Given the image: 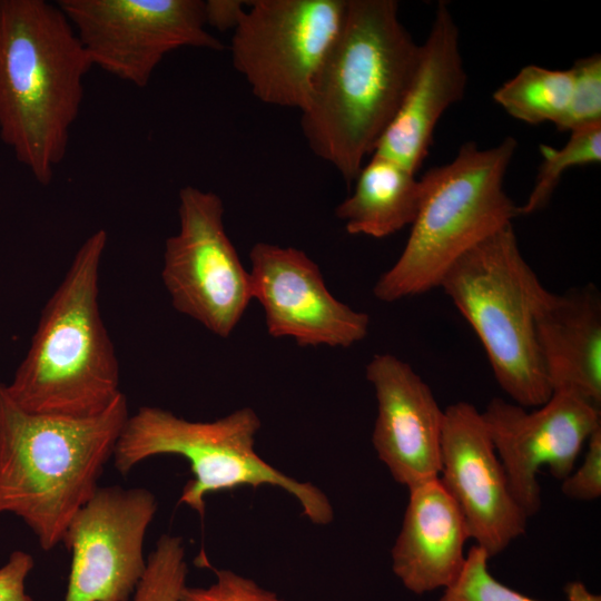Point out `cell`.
Returning a JSON list of instances; mask_svg holds the SVG:
<instances>
[{
	"label": "cell",
	"mask_w": 601,
	"mask_h": 601,
	"mask_svg": "<svg viewBox=\"0 0 601 601\" xmlns=\"http://www.w3.org/2000/svg\"><path fill=\"white\" fill-rule=\"evenodd\" d=\"M420 52L394 0H347L342 28L300 110L311 150L349 186L395 116Z\"/></svg>",
	"instance_id": "cell-1"
},
{
	"label": "cell",
	"mask_w": 601,
	"mask_h": 601,
	"mask_svg": "<svg viewBox=\"0 0 601 601\" xmlns=\"http://www.w3.org/2000/svg\"><path fill=\"white\" fill-rule=\"evenodd\" d=\"M91 67L57 3L0 0V138L40 185L66 157Z\"/></svg>",
	"instance_id": "cell-2"
},
{
	"label": "cell",
	"mask_w": 601,
	"mask_h": 601,
	"mask_svg": "<svg viewBox=\"0 0 601 601\" xmlns=\"http://www.w3.org/2000/svg\"><path fill=\"white\" fill-rule=\"evenodd\" d=\"M129 417L121 392L102 412L31 413L0 382V514H13L50 551L95 494Z\"/></svg>",
	"instance_id": "cell-3"
},
{
	"label": "cell",
	"mask_w": 601,
	"mask_h": 601,
	"mask_svg": "<svg viewBox=\"0 0 601 601\" xmlns=\"http://www.w3.org/2000/svg\"><path fill=\"white\" fill-rule=\"evenodd\" d=\"M107 240V231L99 228L80 245L6 384L10 397L28 412L91 416L121 393L119 362L99 308Z\"/></svg>",
	"instance_id": "cell-4"
},
{
	"label": "cell",
	"mask_w": 601,
	"mask_h": 601,
	"mask_svg": "<svg viewBox=\"0 0 601 601\" xmlns=\"http://www.w3.org/2000/svg\"><path fill=\"white\" fill-rule=\"evenodd\" d=\"M516 148L511 136L489 148L469 141L421 178L423 197L405 246L374 285L378 300L393 303L439 287L456 259L519 217L503 187Z\"/></svg>",
	"instance_id": "cell-5"
},
{
	"label": "cell",
	"mask_w": 601,
	"mask_h": 601,
	"mask_svg": "<svg viewBox=\"0 0 601 601\" xmlns=\"http://www.w3.org/2000/svg\"><path fill=\"white\" fill-rule=\"evenodd\" d=\"M439 287L482 343L494 377L524 407L552 395L535 337V313L546 288L524 259L509 224L456 259Z\"/></svg>",
	"instance_id": "cell-6"
},
{
	"label": "cell",
	"mask_w": 601,
	"mask_h": 601,
	"mask_svg": "<svg viewBox=\"0 0 601 601\" xmlns=\"http://www.w3.org/2000/svg\"><path fill=\"white\" fill-rule=\"evenodd\" d=\"M260 426L259 416L248 406L210 422L188 421L158 406H141L129 415L112 459L117 471L127 474L156 455L183 456L193 479L184 486L179 503L200 516L210 493L272 485L293 495L308 521L329 524L334 509L319 487L286 475L258 455L255 441Z\"/></svg>",
	"instance_id": "cell-7"
},
{
	"label": "cell",
	"mask_w": 601,
	"mask_h": 601,
	"mask_svg": "<svg viewBox=\"0 0 601 601\" xmlns=\"http://www.w3.org/2000/svg\"><path fill=\"white\" fill-rule=\"evenodd\" d=\"M347 0L248 1L233 30V66L264 104L305 107L342 28Z\"/></svg>",
	"instance_id": "cell-8"
},
{
	"label": "cell",
	"mask_w": 601,
	"mask_h": 601,
	"mask_svg": "<svg viewBox=\"0 0 601 601\" xmlns=\"http://www.w3.org/2000/svg\"><path fill=\"white\" fill-rule=\"evenodd\" d=\"M214 191L186 186L178 195V231L165 242L161 279L173 307L219 337L234 332L253 299L244 267Z\"/></svg>",
	"instance_id": "cell-9"
},
{
	"label": "cell",
	"mask_w": 601,
	"mask_h": 601,
	"mask_svg": "<svg viewBox=\"0 0 601 601\" xmlns=\"http://www.w3.org/2000/svg\"><path fill=\"white\" fill-rule=\"evenodd\" d=\"M92 66L146 87L169 52L220 51L208 32L201 0H59Z\"/></svg>",
	"instance_id": "cell-10"
},
{
	"label": "cell",
	"mask_w": 601,
	"mask_h": 601,
	"mask_svg": "<svg viewBox=\"0 0 601 601\" xmlns=\"http://www.w3.org/2000/svg\"><path fill=\"white\" fill-rule=\"evenodd\" d=\"M158 509L142 487H98L70 521L71 553L63 601H130L147 566L144 541Z\"/></svg>",
	"instance_id": "cell-11"
},
{
	"label": "cell",
	"mask_w": 601,
	"mask_h": 601,
	"mask_svg": "<svg viewBox=\"0 0 601 601\" xmlns=\"http://www.w3.org/2000/svg\"><path fill=\"white\" fill-rule=\"evenodd\" d=\"M481 415L510 490L528 519L541 508V467L562 482L601 426V410L569 392H553L533 411L494 397Z\"/></svg>",
	"instance_id": "cell-12"
},
{
	"label": "cell",
	"mask_w": 601,
	"mask_h": 601,
	"mask_svg": "<svg viewBox=\"0 0 601 601\" xmlns=\"http://www.w3.org/2000/svg\"><path fill=\"white\" fill-rule=\"evenodd\" d=\"M249 259L253 299L262 305L272 337L346 348L367 336L370 316L337 299L302 249L256 243Z\"/></svg>",
	"instance_id": "cell-13"
},
{
	"label": "cell",
	"mask_w": 601,
	"mask_h": 601,
	"mask_svg": "<svg viewBox=\"0 0 601 601\" xmlns=\"http://www.w3.org/2000/svg\"><path fill=\"white\" fill-rule=\"evenodd\" d=\"M439 480L460 509L470 539L490 556L524 534L528 518L510 490L481 412L471 403L444 410Z\"/></svg>",
	"instance_id": "cell-14"
},
{
	"label": "cell",
	"mask_w": 601,
	"mask_h": 601,
	"mask_svg": "<svg viewBox=\"0 0 601 601\" xmlns=\"http://www.w3.org/2000/svg\"><path fill=\"white\" fill-rule=\"evenodd\" d=\"M365 371L377 401L372 443L378 459L407 489L439 479L444 410L431 387L390 353L375 354Z\"/></svg>",
	"instance_id": "cell-15"
},
{
	"label": "cell",
	"mask_w": 601,
	"mask_h": 601,
	"mask_svg": "<svg viewBox=\"0 0 601 601\" xmlns=\"http://www.w3.org/2000/svg\"><path fill=\"white\" fill-rule=\"evenodd\" d=\"M466 82L460 30L447 3L440 1L405 95L373 154L415 174L428 154L439 120L464 97Z\"/></svg>",
	"instance_id": "cell-16"
},
{
	"label": "cell",
	"mask_w": 601,
	"mask_h": 601,
	"mask_svg": "<svg viewBox=\"0 0 601 601\" xmlns=\"http://www.w3.org/2000/svg\"><path fill=\"white\" fill-rule=\"evenodd\" d=\"M535 337L552 392H569L601 410V297L593 285L545 290Z\"/></svg>",
	"instance_id": "cell-17"
},
{
	"label": "cell",
	"mask_w": 601,
	"mask_h": 601,
	"mask_svg": "<svg viewBox=\"0 0 601 601\" xmlns=\"http://www.w3.org/2000/svg\"><path fill=\"white\" fill-rule=\"evenodd\" d=\"M466 523L439 479L408 489V502L398 535L391 550L392 570L403 585L423 594L446 589L459 577Z\"/></svg>",
	"instance_id": "cell-18"
},
{
	"label": "cell",
	"mask_w": 601,
	"mask_h": 601,
	"mask_svg": "<svg viewBox=\"0 0 601 601\" xmlns=\"http://www.w3.org/2000/svg\"><path fill=\"white\" fill-rule=\"evenodd\" d=\"M353 183V193L335 208L348 234L385 238L412 225L423 197L414 173L372 154Z\"/></svg>",
	"instance_id": "cell-19"
},
{
	"label": "cell",
	"mask_w": 601,
	"mask_h": 601,
	"mask_svg": "<svg viewBox=\"0 0 601 601\" xmlns=\"http://www.w3.org/2000/svg\"><path fill=\"white\" fill-rule=\"evenodd\" d=\"M572 89L571 69L554 70L528 65L502 83L494 92V101L512 118L529 125L562 119Z\"/></svg>",
	"instance_id": "cell-20"
},
{
	"label": "cell",
	"mask_w": 601,
	"mask_h": 601,
	"mask_svg": "<svg viewBox=\"0 0 601 601\" xmlns=\"http://www.w3.org/2000/svg\"><path fill=\"white\" fill-rule=\"evenodd\" d=\"M561 148L541 145L542 162L525 203L519 206V216L542 210L550 201L563 173L577 166L601 161V124L570 132Z\"/></svg>",
	"instance_id": "cell-21"
},
{
	"label": "cell",
	"mask_w": 601,
	"mask_h": 601,
	"mask_svg": "<svg viewBox=\"0 0 601 601\" xmlns=\"http://www.w3.org/2000/svg\"><path fill=\"white\" fill-rule=\"evenodd\" d=\"M487 552L474 544L465 555L464 565L449 585L440 601H538L499 582L489 571ZM566 601H601L581 582H572L565 588Z\"/></svg>",
	"instance_id": "cell-22"
},
{
	"label": "cell",
	"mask_w": 601,
	"mask_h": 601,
	"mask_svg": "<svg viewBox=\"0 0 601 601\" xmlns=\"http://www.w3.org/2000/svg\"><path fill=\"white\" fill-rule=\"evenodd\" d=\"M187 571L183 539L162 534L147 559L132 601H178L186 585Z\"/></svg>",
	"instance_id": "cell-23"
},
{
	"label": "cell",
	"mask_w": 601,
	"mask_h": 601,
	"mask_svg": "<svg viewBox=\"0 0 601 601\" xmlns=\"http://www.w3.org/2000/svg\"><path fill=\"white\" fill-rule=\"evenodd\" d=\"M572 89L568 108L555 126L560 131H573L601 124V56L579 58L570 68Z\"/></svg>",
	"instance_id": "cell-24"
},
{
	"label": "cell",
	"mask_w": 601,
	"mask_h": 601,
	"mask_svg": "<svg viewBox=\"0 0 601 601\" xmlns=\"http://www.w3.org/2000/svg\"><path fill=\"white\" fill-rule=\"evenodd\" d=\"M216 580L208 587L183 589L178 601H286L254 580L231 570H215Z\"/></svg>",
	"instance_id": "cell-25"
},
{
	"label": "cell",
	"mask_w": 601,
	"mask_h": 601,
	"mask_svg": "<svg viewBox=\"0 0 601 601\" xmlns=\"http://www.w3.org/2000/svg\"><path fill=\"white\" fill-rule=\"evenodd\" d=\"M587 444L581 465L562 481V493L571 500L593 501L601 496V426Z\"/></svg>",
	"instance_id": "cell-26"
},
{
	"label": "cell",
	"mask_w": 601,
	"mask_h": 601,
	"mask_svg": "<svg viewBox=\"0 0 601 601\" xmlns=\"http://www.w3.org/2000/svg\"><path fill=\"white\" fill-rule=\"evenodd\" d=\"M35 561L31 554L17 550L0 568V601H32L26 592V580Z\"/></svg>",
	"instance_id": "cell-27"
},
{
	"label": "cell",
	"mask_w": 601,
	"mask_h": 601,
	"mask_svg": "<svg viewBox=\"0 0 601 601\" xmlns=\"http://www.w3.org/2000/svg\"><path fill=\"white\" fill-rule=\"evenodd\" d=\"M248 2L239 0L205 1L206 24L219 31L235 29Z\"/></svg>",
	"instance_id": "cell-28"
}]
</instances>
